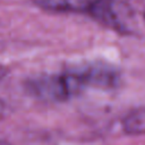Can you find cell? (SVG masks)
<instances>
[{"label": "cell", "instance_id": "obj_1", "mask_svg": "<svg viewBox=\"0 0 145 145\" xmlns=\"http://www.w3.org/2000/svg\"><path fill=\"white\" fill-rule=\"evenodd\" d=\"M86 86L79 69L62 75H49L33 79L29 83L31 92L43 100L63 101Z\"/></svg>", "mask_w": 145, "mask_h": 145}, {"label": "cell", "instance_id": "obj_2", "mask_svg": "<svg viewBox=\"0 0 145 145\" xmlns=\"http://www.w3.org/2000/svg\"><path fill=\"white\" fill-rule=\"evenodd\" d=\"M100 0H34L42 9L57 12L92 11Z\"/></svg>", "mask_w": 145, "mask_h": 145}, {"label": "cell", "instance_id": "obj_3", "mask_svg": "<svg viewBox=\"0 0 145 145\" xmlns=\"http://www.w3.org/2000/svg\"><path fill=\"white\" fill-rule=\"evenodd\" d=\"M122 129L128 135H145V106L129 112L122 120Z\"/></svg>", "mask_w": 145, "mask_h": 145}, {"label": "cell", "instance_id": "obj_4", "mask_svg": "<svg viewBox=\"0 0 145 145\" xmlns=\"http://www.w3.org/2000/svg\"><path fill=\"white\" fill-rule=\"evenodd\" d=\"M5 112H6L5 104H3V102H2V101H0V119H2V118H3Z\"/></svg>", "mask_w": 145, "mask_h": 145}, {"label": "cell", "instance_id": "obj_5", "mask_svg": "<svg viewBox=\"0 0 145 145\" xmlns=\"http://www.w3.org/2000/svg\"><path fill=\"white\" fill-rule=\"evenodd\" d=\"M0 145H12V144L7 142V140H5V139H0Z\"/></svg>", "mask_w": 145, "mask_h": 145}, {"label": "cell", "instance_id": "obj_6", "mask_svg": "<svg viewBox=\"0 0 145 145\" xmlns=\"http://www.w3.org/2000/svg\"><path fill=\"white\" fill-rule=\"evenodd\" d=\"M5 74H6V72H5V67H2V66L0 65V78H1Z\"/></svg>", "mask_w": 145, "mask_h": 145}]
</instances>
